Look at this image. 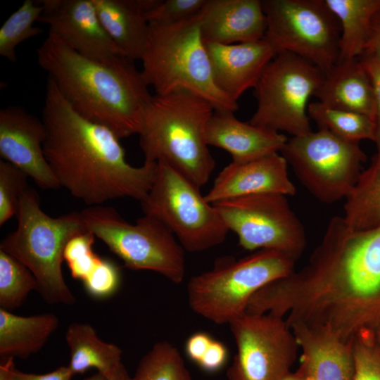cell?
<instances>
[{
  "label": "cell",
  "instance_id": "6da1fadb",
  "mask_svg": "<svg viewBox=\"0 0 380 380\" xmlns=\"http://www.w3.org/2000/svg\"><path fill=\"white\" fill-rule=\"evenodd\" d=\"M42 120L44 155L60 187L90 206L124 197L141 202L146 197L157 163H128L120 139L78 114L49 76Z\"/></svg>",
  "mask_w": 380,
  "mask_h": 380
},
{
  "label": "cell",
  "instance_id": "7a4b0ae2",
  "mask_svg": "<svg viewBox=\"0 0 380 380\" xmlns=\"http://www.w3.org/2000/svg\"><path fill=\"white\" fill-rule=\"evenodd\" d=\"M295 298L311 324L343 338L354 335L380 298V226L351 230L333 217L300 274Z\"/></svg>",
  "mask_w": 380,
  "mask_h": 380
},
{
  "label": "cell",
  "instance_id": "3957f363",
  "mask_svg": "<svg viewBox=\"0 0 380 380\" xmlns=\"http://www.w3.org/2000/svg\"><path fill=\"white\" fill-rule=\"evenodd\" d=\"M39 65L81 116L106 127L119 139L140 132L153 96L134 61L84 56L49 32L37 50Z\"/></svg>",
  "mask_w": 380,
  "mask_h": 380
},
{
  "label": "cell",
  "instance_id": "277c9868",
  "mask_svg": "<svg viewBox=\"0 0 380 380\" xmlns=\"http://www.w3.org/2000/svg\"><path fill=\"white\" fill-rule=\"evenodd\" d=\"M214 110L208 101L185 91L153 96L139 133L144 161L167 164L203 186L215 167L205 139Z\"/></svg>",
  "mask_w": 380,
  "mask_h": 380
},
{
  "label": "cell",
  "instance_id": "5b68a950",
  "mask_svg": "<svg viewBox=\"0 0 380 380\" xmlns=\"http://www.w3.org/2000/svg\"><path fill=\"white\" fill-rule=\"evenodd\" d=\"M198 15L173 24L149 23L141 73L156 95L185 91L203 99L215 110L235 112L237 102L215 83Z\"/></svg>",
  "mask_w": 380,
  "mask_h": 380
},
{
  "label": "cell",
  "instance_id": "8992f818",
  "mask_svg": "<svg viewBox=\"0 0 380 380\" xmlns=\"http://www.w3.org/2000/svg\"><path fill=\"white\" fill-rule=\"evenodd\" d=\"M16 229L0 243V250L15 258L32 273L37 290L49 304L71 305L75 298L62 273L68 242L87 231L82 215L72 212L57 217L40 207L38 192L28 186L23 193L17 214Z\"/></svg>",
  "mask_w": 380,
  "mask_h": 380
},
{
  "label": "cell",
  "instance_id": "52a82bcc",
  "mask_svg": "<svg viewBox=\"0 0 380 380\" xmlns=\"http://www.w3.org/2000/svg\"><path fill=\"white\" fill-rule=\"evenodd\" d=\"M296 260L274 250L262 249L239 260L222 258L213 269L194 275L187 284L191 310L219 324L246 312L251 297L269 283L295 271Z\"/></svg>",
  "mask_w": 380,
  "mask_h": 380
},
{
  "label": "cell",
  "instance_id": "ba28073f",
  "mask_svg": "<svg viewBox=\"0 0 380 380\" xmlns=\"http://www.w3.org/2000/svg\"><path fill=\"white\" fill-rule=\"evenodd\" d=\"M87 230L99 238L132 270H151L174 284L186 274L184 249L158 220L144 215L134 224L113 208L92 205L80 212Z\"/></svg>",
  "mask_w": 380,
  "mask_h": 380
},
{
  "label": "cell",
  "instance_id": "9c48e42d",
  "mask_svg": "<svg viewBox=\"0 0 380 380\" xmlns=\"http://www.w3.org/2000/svg\"><path fill=\"white\" fill-rule=\"evenodd\" d=\"M157 164L152 186L140 202L144 214L163 223L188 252L223 243L229 230L201 188L167 164Z\"/></svg>",
  "mask_w": 380,
  "mask_h": 380
},
{
  "label": "cell",
  "instance_id": "30bf717a",
  "mask_svg": "<svg viewBox=\"0 0 380 380\" xmlns=\"http://www.w3.org/2000/svg\"><path fill=\"white\" fill-rule=\"evenodd\" d=\"M323 77L324 72L305 59L277 53L254 88L257 108L248 122L292 137L312 132L308 101Z\"/></svg>",
  "mask_w": 380,
  "mask_h": 380
},
{
  "label": "cell",
  "instance_id": "8fae6325",
  "mask_svg": "<svg viewBox=\"0 0 380 380\" xmlns=\"http://www.w3.org/2000/svg\"><path fill=\"white\" fill-rule=\"evenodd\" d=\"M359 143L318 129L288 139L280 153L312 196L334 203L346 198L367 161Z\"/></svg>",
  "mask_w": 380,
  "mask_h": 380
},
{
  "label": "cell",
  "instance_id": "7c38bea8",
  "mask_svg": "<svg viewBox=\"0 0 380 380\" xmlns=\"http://www.w3.org/2000/svg\"><path fill=\"white\" fill-rule=\"evenodd\" d=\"M265 38L277 53L289 52L324 73L339 60L341 27L325 0H262Z\"/></svg>",
  "mask_w": 380,
  "mask_h": 380
},
{
  "label": "cell",
  "instance_id": "4fadbf2b",
  "mask_svg": "<svg viewBox=\"0 0 380 380\" xmlns=\"http://www.w3.org/2000/svg\"><path fill=\"white\" fill-rule=\"evenodd\" d=\"M213 205L245 250L278 251L297 260L305 248V228L285 195L256 194Z\"/></svg>",
  "mask_w": 380,
  "mask_h": 380
},
{
  "label": "cell",
  "instance_id": "5bb4252c",
  "mask_svg": "<svg viewBox=\"0 0 380 380\" xmlns=\"http://www.w3.org/2000/svg\"><path fill=\"white\" fill-rule=\"evenodd\" d=\"M229 324L236 353L227 380H279L290 372L299 346L284 317L245 312Z\"/></svg>",
  "mask_w": 380,
  "mask_h": 380
},
{
  "label": "cell",
  "instance_id": "9a60e30c",
  "mask_svg": "<svg viewBox=\"0 0 380 380\" xmlns=\"http://www.w3.org/2000/svg\"><path fill=\"white\" fill-rule=\"evenodd\" d=\"M40 3L43 11L38 22L47 24L49 32L74 51L98 61L125 56L103 28L92 0H42Z\"/></svg>",
  "mask_w": 380,
  "mask_h": 380
},
{
  "label": "cell",
  "instance_id": "2e32d148",
  "mask_svg": "<svg viewBox=\"0 0 380 380\" xmlns=\"http://www.w3.org/2000/svg\"><path fill=\"white\" fill-rule=\"evenodd\" d=\"M46 127L42 120L20 106L0 110V156L15 165L40 188L60 186L44 152Z\"/></svg>",
  "mask_w": 380,
  "mask_h": 380
},
{
  "label": "cell",
  "instance_id": "e0dca14e",
  "mask_svg": "<svg viewBox=\"0 0 380 380\" xmlns=\"http://www.w3.org/2000/svg\"><path fill=\"white\" fill-rule=\"evenodd\" d=\"M272 193L296 194L288 174V163L279 153L246 162L232 161L216 177L204 196L210 204L241 196Z\"/></svg>",
  "mask_w": 380,
  "mask_h": 380
},
{
  "label": "cell",
  "instance_id": "ac0fdd59",
  "mask_svg": "<svg viewBox=\"0 0 380 380\" xmlns=\"http://www.w3.org/2000/svg\"><path fill=\"white\" fill-rule=\"evenodd\" d=\"M205 46L215 84L236 102L246 90L256 87L277 53L265 37L232 44L205 43Z\"/></svg>",
  "mask_w": 380,
  "mask_h": 380
},
{
  "label": "cell",
  "instance_id": "d6986e66",
  "mask_svg": "<svg viewBox=\"0 0 380 380\" xmlns=\"http://www.w3.org/2000/svg\"><path fill=\"white\" fill-rule=\"evenodd\" d=\"M301 349L296 372L304 380H353V341L301 323L289 326Z\"/></svg>",
  "mask_w": 380,
  "mask_h": 380
},
{
  "label": "cell",
  "instance_id": "ffe728a7",
  "mask_svg": "<svg viewBox=\"0 0 380 380\" xmlns=\"http://www.w3.org/2000/svg\"><path fill=\"white\" fill-rule=\"evenodd\" d=\"M198 17L205 43L255 41L262 39L266 32L260 0H207Z\"/></svg>",
  "mask_w": 380,
  "mask_h": 380
},
{
  "label": "cell",
  "instance_id": "44dd1931",
  "mask_svg": "<svg viewBox=\"0 0 380 380\" xmlns=\"http://www.w3.org/2000/svg\"><path fill=\"white\" fill-rule=\"evenodd\" d=\"M208 146L227 151L234 162H246L279 153L288 138L283 134L242 122L229 110H214L205 127Z\"/></svg>",
  "mask_w": 380,
  "mask_h": 380
},
{
  "label": "cell",
  "instance_id": "7402d4cb",
  "mask_svg": "<svg viewBox=\"0 0 380 380\" xmlns=\"http://www.w3.org/2000/svg\"><path fill=\"white\" fill-rule=\"evenodd\" d=\"M320 103L364 114L375 121L376 96L372 77L359 58L338 60L324 73L316 91Z\"/></svg>",
  "mask_w": 380,
  "mask_h": 380
},
{
  "label": "cell",
  "instance_id": "603a6c76",
  "mask_svg": "<svg viewBox=\"0 0 380 380\" xmlns=\"http://www.w3.org/2000/svg\"><path fill=\"white\" fill-rule=\"evenodd\" d=\"M100 21L126 57L140 60L149 34L146 13L156 0H92Z\"/></svg>",
  "mask_w": 380,
  "mask_h": 380
},
{
  "label": "cell",
  "instance_id": "cb8c5ba5",
  "mask_svg": "<svg viewBox=\"0 0 380 380\" xmlns=\"http://www.w3.org/2000/svg\"><path fill=\"white\" fill-rule=\"evenodd\" d=\"M58 324L53 313L23 317L0 308V355L25 359L37 353Z\"/></svg>",
  "mask_w": 380,
  "mask_h": 380
},
{
  "label": "cell",
  "instance_id": "d4e9b609",
  "mask_svg": "<svg viewBox=\"0 0 380 380\" xmlns=\"http://www.w3.org/2000/svg\"><path fill=\"white\" fill-rule=\"evenodd\" d=\"M65 340L70 349L68 366L74 375L95 368L107 378L122 363L121 348L101 341L89 324H70Z\"/></svg>",
  "mask_w": 380,
  "mask_h": 380
},
{
  "label": "cell",
  "instance_id": "484cf974",
  "mask_svg": "<svg viewBox=\"0 0 380 380\" xmlns=\"http://www.w3.org/2000/svg\"><path fill=\"white\" fill-rule=\"evenodd\" d=\"M341 27L339 60L359 58L368 39L380 0H325Z\"/></svg>",
  "mask_w": 380,
  "mask_h": 380
},
{
  "label": "cell",
  "instance_id": "4316f807",
  "mask_svg": "<svg viewBox=\"0 0 380 380\" xmlns=\"http://www.w3.org/2000/svg\"><path fill=\"white\" fill-rule=\"evenodd\" d=\"M344 216L348 227L366 231L380 226V166L372 163L362 170L345 198Z\"/></svg>",
  "mask_w": 380,
  "mask_h": 380
},
{
  "label": "cell",
  "instance_id": "83f0119b",
  "mask_svg": "<svg viewBox=\"0 0 380 380\" xmlns=\"http://www.w3.org/2000/svg\"><path fill=\"white\" fill-rule=\"evenodd\" d=\"M308 114L319 129H327L346 141L375 140V121L364 114L331 108L319 101L309 103Z\"/></svg>",
  "mask_w": 380,
  "mask_h": 380
},
{
  "label": "cell",
  "instance_id": "f1b7e54d",
  "mask_svg": "<svg viewBox=\"0 0 380 380\" xmlns=\"http://www.w3.org/2000/svg\"><path fill=\"white\" fill-rule=\"evenodd\" d=\"M133 380H192L179 350L167 341L156 343L140 360Z\"/></svg>",
  "mask_w": 380,
  "mask_h": 380
},
{
  "label": "cell",
  "instance_id": "f546056e",
  "mask_svg": "<svg viewBox=\"0 0 380 380\" xmlns=\"http://www.w3.org/2000/svg\"><path fill=\"white\" fill-rule=\"evenodd\" d=\"M41 3L25 0L4 23L0 28V56L11 62L16 61L17 46L39 35L42 30L34 26L42 13Z\"/></svg>",
  "mask_w": 380,
  "mask_h": 380
},
{
  "label": "cell",
  "instance_id": "4dcf8cb0",
  "mask_svg": "<svg viewBox=\"0 0 380 380\" xmlns=\"http://www.w3.org/2000/svg\"><path fill=\"white\" fill-rule=\"evenodd\" d=\"M37 286L30 270L15 258L0 250V308L10 311L20 307Z\"/></svg>",
  "mask_w": 380,
  "mask_h": 380
},
{
  "label": "cell",
  "instance_id": "1f68e13d",
  "mask_svg": "<svg viewBox=\"0 0 380 380\" xmlns=\"http://www.w3.org/2000/svg\"><path fill=\"white\" fill-rule=\"evenodd\" d=\"M28 177L15 165L0 160V226L17 215L20 198L29 186Z\"/></svg>",
  "mask_w": 380,
  "mask_h": 380
},
{
  "label": "cell",
  "instance_id": "d6a6232c",
  "mask_svg": "<svg viewBox=\"0 0 380 380\" xmlns=\"http://www.w3.org/2000/svg\"><path fill=\"white\" fill-rule=\"evenodd\" d=\"M353 380H380V347L376 332L364 329L353 338Z\"/></svg>",
  "mask_w": 380,
  "mask_h": 380
},
{
  "label": "cell",
  "instance_id": "836d02e7",
  "mask_svg": "<svg viewBox=\"0 0 380 380\" xmlns=\"http://www.w3.org/2000/svg\"><path fill=\"white\" fill-rule=\"evenodd\" d=\"M96 236L87 230L72 237L67 243L63 258L73 278L82 281L96 267L101 259L93 251Z\"/></svg>",
  "mask_w": 380,
  "mask_h": 380
},
{
  "label": "cell",
  "instance_id": "e575fe53",
  "mask_svg": "<svg viewBox=\"0 0 380 380\" xmlns=\"http://www.w3.org/2000/svg\"><path fill=\"white\" fill-rule=\"evenodd\" d=\"M207 0H156L146 13L149 23L173 24L197 15Z\"/></svg>",
  "mask_w": 380,
  "mask_h": 380
},
{
  "label": "cell",
  "instance_id": "d590c367",
  "mask_svg": "<svg viewBox=\"0 0 380 380\" xmlns=\"http://www.w3.org/2000/svg\"><path fill=\"white\" fill-rule=\"evenodd\" d=\"M120 282L119 268L106 259H101L96 267L83 281L88 293L97 298H105L111 296L118 289Z\"/></svg>",
  "mask_w": 380,
  "mask_h": 380
},
{
  "label": "cell",
  "instance_id": "8d00e7d4",
  "mask_svg": "<svg viewBox=\"0 0 380 380\" xmlns=\"http://www.w3.org/2000/svg\"><path fill=\"white\" fill-rule=\"evenodd\" d=\"M73 375L68 366L44 374L25 373L15 368L12 357L3 358L0 364V380H71Z\"/></svg>",
  "mask_w": 380,
  "mask_h": 380
},
{
  "label": "cell",
  "instance_id": "74e56055",
  "mask_svg": "<svg viewBox=\"0 0 380 380\" xmlns=\"http://www.w3.org/2000/svg\"><path fill=\"white\" fill-rule=\"evenodd\" d=\"M228 357L229 352L226 346L213 339L197 365L205 372L215 373L226 365Z\"/></svg>",
  "mask_w": 380,
  "mask_h": 380
},
{
  "label": "cell",
  "instance_id": "f35d334b",
  "mask_svg": "<svg viewBox=\"0 0 380 380\" xmlns=\"http://www.w3.org/2000/svg\"><path fill=\"white\" fill-rule=\"evenodd\" d=\"M359 58L380 66V10L372 18L369 35Z\"/></svg>",
  "mask_w": 380,
  "mask_h": 380
},
{
  "label": "cell",
  "instance_id": "ab89813d",
  "mask_svg": "<svg viewBox=\"0 0 380 380\" xmlns=\"http://www.w3.org/2000/svg\"><path fill=\"white\" fill-rule=\"evenodd\" d=\"M370 73L375 89L376 96V135L374 143L376 146V153L372 163L380 166V66L374 63L365 62L361 60Z\"/></svg>",
  "mask_w": 380,
  "mask_h": 380
},
{
  "label": "cell",
  "instance_id": "60d3db41",
  "mask_svg": "<svg viewBox=\"0 0 380 380\" xmlns=\"http://www.w3.org/2000/svg\"><path fill=\"white\" fill-rule=\"evenodd\" d=\"M214 338L206 332L198 331L186 340L185 351L187 357L196 365L200 362Z\"/></svg>",
  "mask_w": 380,
  "mask_h": 380
},
{
  "label": "cell",
  "instance_id": "b9f144b4",
  "mask_svg": "<svg viewBox=\"0 0 380 380\" xmlns=\"http://www.w3.org/2000/svg\"><path fill=\"white\" fill-rule=\"evenodd\" d=\"M107 380H133L121 363L108 377Z\"/></svg>",
  "mask_w": 380,
  "mask_h": 380
},
{
  "label": "cell",
  "instance_id": "7bdbcfd3",
  "mask_svg": "<svg viewBox=\"0 0 380 380\" xmlns=\"http://www.w3.org/2000/svg\"><path fill=\"white\" fill-rule=\"evenodd\" d=\"M279 380H304V379L296 371L294 372H291L290 371Z\"/></svg>",
  "mask_w": 380,
  "mask_h": 380
},
{
  "label": "cell",
  "instance_id": "ee69618b",
  "mask_svg": "<svg viewBox=\"0 0 380 380\" xmlns=\"http://www.w3.org/2000/svg\"><path fill=\"white\" fill-rule=\"evenodd\" d=\"M84 380H107V378L102 374L97 372L94 375L84 379Z\"/></svg>",
  "mask_w": 380,
  "mask_h": 380
},
{
  "label": "cell",
  "instance_id": "f6af8a7d",
  "mask_svg": "<svg viewBox=\"0 0 380 380\" xmlns=\"http://www.w3.org/2000/svg\"><path fill=\"white\" fill-rule=\"evenodd\" d=\"M376 340H377L378 344L380 347V331L376 332Z\"/></svg>",
  "mask_w": 380,
  "mask_h": 380
}]
</instances>
